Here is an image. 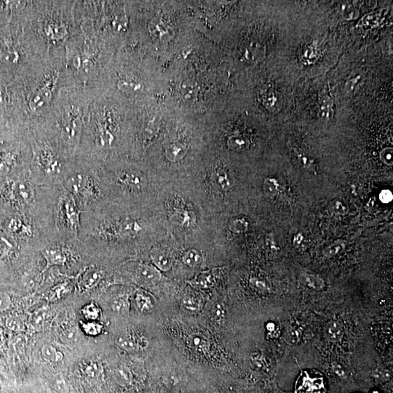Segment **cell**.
Here are the masks:
<instances>
[{
	"label": "cell",
	"instance_id": "1",
	"mask_svg": "<svg viewBox=\"0 0 393 393\" xmlns=\"http://www.w3.org/2000/svg\"><path fill=\"white\" fill-rule=\"evenodd\" d=\"M15 83L18 123L27 132L44 123L61 90L68 87L64 47L52 50L50 56L15 79Z\"/></svg>",
	"mask_w": 393,
	"mask_h": 393
},
{
	"label": "cell",
	"instance_id": "2",
	"mask_svg": "<svg viewBox=\"0 0 393 393\" xmlns=\"http://www.w3.org/2000/svg\"><path fill=\"white\" fill-rule=\"evenodd\" d=\"M96 96L84 89L64 87L42 125L49 139L69 160L78 156L89 107Z\"/></svg>",
	"mask_w": 393,
	"mask_h": 393
},
{
	"label": "cell",
	"instance_id": "3",
	"mask_svg": "<svg viewBox=\"0 0 393 393\" xmlns=\"http://www.w3.org/2000/svg\"><path fill=\"white\" fill-rule=\"evenodd\" d=\"M75 5V1H28L21 26L44 54L64 47L78 32Z\"/></svg>",
	"mask_w": 393,
	"mask_h": 393
},
{
	"label": "cell",
	"instance_id": "4",
	"mask_svg": "<svg viewBox=\"0 0 393 393\" xmlns=\"http://www.w3.org/2000/svg\"><path fill=\"white\" fill-rule=\"evenodd\" d=\"M64 49L68 87L99 93L100 84L108 67L109 44L93 33L78 29Z\"/></svg>",
	"mask_w": 393,
	"mask_h": 393
},
{
	"label": "cell",
	"instance_id": "5",
	"mask_svg": "<svg viewBox=\"0 0 393 393\" xmlns=\"http://www.w3.org/2000/svg\"><path fill=\"white\" fill-rule=\"evenodd\" d=\"M104 93L92 100L77 157L100 165L116 145L121 125V113Z\"/></svg>",
	"mask_w": 393,
	"mask_h": 393
},
{
	"label": "cell",
	"instance_id": "6",
	"mask_svg": "<svg viewBox=\"0 0 393 393\" xmlns=\"http://www.w3.org/2000/svg\"><path fill=\"white\" fill-rule=\"evenodd\" d=\"M30 147L29 170L41 185L61 184L72 160H69L47 137L42 125L27 132Z\"/></svg>",
	"mask_w": 393,
	"mask_h": 393
},
{
	"label": "cell",
	"instance_id": "7",
	"mask_svg": "<svg viewBox=\"0 0 393 393\" xmlns=\"http://www.w3.org/2000/svg\"><path fill=\"white\" fill-rule=\"evenodd\" d=\"M62 187L73 196L81 211H88L106 201L97 173V165L82 157L71 162L61 182Z\"/></svg>",
	"mask_w": 393,
	"mask_h": 393
},
{
	"label": "cell",
	"instance_id": "8",
	"mask_svg": "<svg viewBox=\"0 0 393 393\" xmlns=\"http://www.w3.org/2000/svg\"><path fill=\"white\" fill-rule=\"evenodd\" d=\"M81 213L73 196L61 184L53 205L55 240L79 241Z\"/></svg>",
	"mask_w": 393,
	"mask_h": 393
},
{
	"label": "cell",
	"instance_id": "9",
	"mask_svg": "<svg viewBox=\"0 0 393 393\" xmlns=\"http://www.w3.org/2000/svg\"><path fill=\"white\" fill-rule=\"evenodd\" d=\"M79 241L54 240L49 242L39 251L45 261V266L42 273L53 267H68L75 262L77 254L82 250Z\"/></svg>",
	"mask_w": 393,
	"mask_h": 393
},
{
	"label": "cell",
	"instance_id": "10",
	"mask_svg": "<svg viewBox=\"0 0 393 393\" xmlns=\"http://www.w3.org/2000/svg\"><path fill=\"white\" fill-rule=\"evenodd\" d=\"M117 67L118 69L112 72L106 70L109 73H113L112 79L115 90L119 95L127 98L138 97L143 92L144 83L137 72L127 64L118 65Z\"/></svg>",
	"mask_w": 393,
	"mask_h": 393
},
{
	"label": "cell",
	"instance_id": "11",
	"mask_svg": "<svg viewBox=\"0 0 393 393\" xmlns=\"http://www.w3.org/2000/svg\"><path fill=\"white\" fill-rule=\"evenodd\" d=\"M105 272L96 265H87L77 277V283L81 291H89L99 285Z\"/></svg>",
	"mask_w": 393,
	"mask_h": 393
},
{
	"label": "cell",
	"instance_id": "12",
	"mask_svg": "<svg viewBox=\"0 0 393 393\" xmlns=\"http://www.w3.org/2000/svg\"><path fill=\"white\" fill-rule=\"evenodd\" d=\"M323 334L328 342L336 343L340 342L344 337L345 328L339 320H330L324 327Z\"/></svg>",
	"mask_w": 393,
	"mask_h": 393
},
{
	"label": "cell",
	"instance_id": "13",
	"mask_svg": "<svg viewBox=\"0 0 393 393\" xmlns=\"http://www.w3.org/2000/svg\"><path fill=\"white\" fill-rule=\"evenodd\" d=\"M150 257L158 270L168 271L173 265V260L166 251L159 248H154L150 252Z\"/></svg>",
	"mask_w": 393,
	"mask_h": 393
},
{
	"label": "cell",
	"instance_id": "14",
	"mask_svg": "<svg viewBox=\"0 0 393 393\" xmlns=\"http://www.w3.org/2000/svg\"><path fill=\"white\" fill-rule=\"evenodd\" d=\"M217 269L204 271L200 274L196 276V278L193 280L187 281V282L196 287V288H208L214 284L216 280V271Z\"/></svg>",
	"mask_w": 393,
	"mask_h": 393
},
{
	"label": "cell",
	"instance_id": "15",
	"mask_svg": "<svg viewBox=\"0 0 393 393\" xmlns=\"http://www.w3.org/2000/svg\"><path fill=\"white\" fill-rule=\"evenodd\" d=\"M324 390L323 379L305 377L302 380L299 391L302 393H321Z\"/></svg>",
	"mask_w": 393,
	"mask_h": 393
},
{
	"label": "cell",
	"instance_id": "16",
	"mask_svg": "<svg viewBox=\"0 0 393 393\" xmlns=\"http://www.w3.org/2000/svg\"><path fill=\"white\" fill-rule=\"evenodd\" d=\"M215 184L223 190H230L234 185V178L231 173L225 169L216 170L213 175Z\"/></svg>",
	"mask_w": 393,
	"mask_h": 393
},
{
	"label": "cell",
	"instance_id": "17",
	"mask_svg": "<svg viewBox=\"0 0 393 393\" xmlns=\"http://www.w3.org/2000/svg\"><path fill=\"white\" fill-rule=\"evenodd\" d=\"M299 280L305 286L310 289L316 291L323 290L325 287V282L320 276L312 273H304L299 276Z\"/></svg>",
	"mask_w": 393,
	"mask_h": 393
},
{
	"label": "cell",
	"instance_id": "18",
	"mask_svg": "<svg viewBox=\"0 0 393 393\" xmlns=\"http://www.w3.org/2000/svg\"><path fill=\"white\" fill-rule=\"evenodd\" d=\"M149 29L154 36L155 35L159 39H168L169 38H171L173 36V30L168 24H165L161 20L152 21L150 24Z\"/></svg>",
	"mask_w": 393,
	"mask_h": 393
},
{
	"label": "cell",
	"instance_id": "19",
	"mask_svg": "<svg viewBox=\"0 0 393 393\" xmlns=\"http://www.w3.org/2000/svg\"><path fill=\"white\" fill-rule=\"evenodd\" d=\"M138 273L141 278L150 282H155L159 280L162 277L160 273L156 267L150 266L148 265H140L138 268Z\"/></svg>",
	"mask_w": 393,
	"mask_h": 393
},
{
	"label": "cell",
	"instance_id": "20",
	"mask_svg": "<svg viewBox=\"0 0 393 393\" xmlns=\"http://www.w3.org/2000/svg\"><path fill=\"white\" fill-rule=\"evenodd\" d=\"M41 356L44 360L50 363H57L64 358L63 353L51 345H43L41 348Z\"/></svg>",
	"mask_w": 393,
	"mask_h": 393
},
{
	"label": "cell",
	"instance_id": "21",
	"mask_svg": "<svg viewBox=\"0 0 393 393\" xmlns=\"http://www.w3.org/2000/svg\"><path fill=\"white\" fill-rule=\"evenodd\" d=\"M187 153V149L185 146L181 144H173L168 146V148L165 150V155L169 160L172 162H176L179 159H182L185 156Z\"/></svg>",
	"mask_w": 393,
	"mask_h": 393
},
{
	"label": "cell",
	"instance_id": "22",
	"mask_svg": "<svg viewBox=\"0 0 393 393\" xmlns=\"http://www.w3.org/2000/svg\"><path fill=\"white\" fill-rule=\"evenodd\" d=\"M116 345L121 349L126 351H133L139 349L138 339L130 335H121L115 341Z\"/></svg>",
	"mask_w": 393,
	"mask_h": 393
},
{
	"label": "cell",
	"instance_id": "23",
	"mask_svg": "<svg viewBox=\"0 0 393 393\" xmlns=\"http://www.w3.org/2000/svg\"><path fill=\"white\" fill-rule=\"evenodd\" d=\"M183 262L187 266L196 267L202 262V256L196 250L192 249L184 253L182 257Z\"/></svg>",
	"mask_w": 393,
	"mask_h": 393
},
{
	"label": "cell",
	"instance_id": "24",
	"mask_svg": "<svg viewBox=\"0 0 393 393\" xmlns=\"http://www.w3.org/2000/svg\"><path fill=\"white\" fill-rule=\"evenodd\" d=\"M264 101L265 105L269 109L273 110H278L280 107V97L276 94L275 92L273 90H268L265 94L263 95Z\"/></svg>",
	"mask_w": 393,
	"mask_h": 393
},
{
	"label": "cell",
	"instance_id": "25",
	"mask_svg": "<svg viewBox=\"0 0 393 393\" xmlns=\"http://www.w3.org/2000/svg\"><path fill=\"white\" fill-rule=\"evenodd\" d=\"M82 313L84 317L87 320H90V321H94V320H97L100 316L99 308L94 303H90L88 305H86L82 308Z\"/></svg>",
	"mask_w": 393,
	"mask_h": 393
},
{
	"label": "cell",
	"instance_id": "26",
	"mask_svg": "<svg viewBox=\"0 0 393 393\" xmlns=\"http://www.w3.org/2000/svg\"><path fill=\"white\" fill-rule=\"evenodd\" d=\"M82 328L84 332L89 336H97L102 332L103 330L102 325L95 321L82 323Z\"/></svg>",
	"mask_w": 393,
	"mask_h": 393
},
{
	"label": "cell",
	"instance_id": "27",
	"mask_svg": "<svg viewBox=\"0 0 393 393\" xmlns=\"http://www.w3.org/2000/svg\"><path fill=\"white\" fill-rule=\"evenodd\" d=\"M113 310L119 313H126L130 308L128 299L125 296L118 297L113 304Z\"/></svg>",
	"mask_w": 393,
	"mask_h": 393
},
{
	"label": "cell",
	"instance_id": "28",
	"mask_svg": "<svg viewBox=\"0 0 393 393\" xmlns=\"http://www.w3.org/2000/svg\"><path fill=\"white\" fill-rule=\"evenodd\" d=\"M302 339V333L299 328H291L285 334V340L291 345H297Z\"/></svg>",
	"mask_w": 393,
	"mask_h": 393
},
{
	"label": "cell",
	"instance_id": "29",
	"mask_svg": "<svg viewBox=\"0 0 393 393\" xmlns=\"http://www.w3.org/2000/svg\"><path fill=\"white\" fill-rule=\"evenodd\" d=\"M136 303L138 308L142 312L150 310L153 306L150 298L143 294H136Z\"/></svg>",
	"mask_w": 393,
	"mask_h": 393
},
{
	"label": "cell",
	"instance_id": "30",
	"mask_svg": "<svg viewBox=\"0 0 393 393\" xmlns=\"http://www.w3.org/2000/svg\"><path fill=\"white\" fill-rule=\"evenodd\" d=\"M182 306L184 310L190 313H196L200 308L199 301L192 297L185 298L182 301Z\"/></svg>",
	"mask_w": 393,
	"mask_h": 393
},
{
	"label": "cell",
	"instance_id": "31",
	"mask_svg": "<svg viewBox=\"0 0 393 393\" xmlns=\"http://www.w3.org/2000/svg\"><path fill=\"white\" fill-rule=\"evenodd\" d=\"M229 145L234 150H242L248 147V141L242 136H233L229 140Z\"/></svg>",
	"mask_w": 393,
	"mask_h": 393
},
{
	"label": "cell",
	"instance_id": "32",
	"mask_svg": "<svg viewBox=\"0 0 393 393\" xmlns=\"http://www.w3.org/2000/svg\"><path fill=\"white\" fill-rule=\"evenodd\" d=\"M55 388L61 393H69L70 392V384L67 379L60 377L56 379Z\"/></svg>",
	"mask_w": 393,
	"mask_h": 393
},
{
	"label": "cell",
	"instance_id": "33",
	"mask_svg": "<svg viewBox=\"0 0 393 393\" xmlns=\"http://www.w3.org/2000/svg\"><path fill=\"white\" fill-rule=\"evenodd\" d=\"M11 305V299L7 293L0 291V311L8 310Z\"/></svg>",
	"mask_w": 393,
	"mask_h": 393
},
{
	"label": "cell",
	"instance_id": "34",
	"mask_svg": "<svg viewBox=\"0 0 393 393\" xmlns=\"http://www.w3.org/2000/svg\"><path fill=\"white\" fill-rule=\"evenodd\" d=\"M343 244L344 243H342V242L333 244V245H331V246L328 247V248H327L325 250V251H324V255H325L326 257H332V256H335V255H337V253H339L343 249Z\"/></svg>",
	"mask_w": 393,
	"mask_h": 393
},
{
	"label": "cell",
	"instance_id": "35",
	"mask_svg": "<svg viewBox=\"0 0 393 393\" xmlns=\"http://www.w3.org/2000/svg\"><path fill=\"white\" fill-rule=\"evenodd\" d=\"M7 328L13 331H22L24 329V323L20 319L16 317H10L7 321Z\"/></svg>",
	"mask_w": 393,
	"mask_h": 393
},
{
	"label": "cell",
	"instance_id": "36",
	"mask_svg": "<svg viewBox=\"0 0 393 393\" xmlns=\"http://www.w3.org/2000/svg\"><path fill=\"white\" fill-rule=\"evenodd\" d=\"M331 371L334 375L340 379L346 378V371L342 365L338 363H333L331 365Z\"/></svg>",
	"mask_w": 393,
	"mask_h": 393
},
{
	"label": "cell",
	"instance_id": "37",
	"mask_svg": "<svg viewBox=\"0 0 393 393\" xmlns=\"http://www.w3.org/2000/svg\"><path fill=\"white\" fill-rule=\"evenodd\" d=\"M277 183L276 182L275 180L267 179V180L265 181L264 189L268 194H275V193H277Z\"/></svg>",
	"mask_w": 393,
	"mask_h": 393
},
{
	"label": "cell",
	"instance_id": "38",
	"mask_svg": "<svg viewBox=\"0 0 393 393\" xmlns=\"http://www.w3.org/2000/svg\"><path fill=\"white\" fill-rule=\"evenodd\" d=\"M392 149L388 148L384 150L381 153V158H382V161L388 165H392Z\"/></svg>",
	"mask_w": 393,
	"mask_h": 393
},
{
	"label": "cell",
	"instance_id": "39",
	"mask_svg": "<svg viewBox=\"0 0 393 393\" xmlns=\"http://www.w3.org/2000/svg\"><path fill=\"white\" fill-rule=\"evenodd\" d=\"M98 371V365L94 363L86 365L84 369V373L89 377H95L97 374Z\"/></svg>",
	"mask_w": 393,
	"mask_h": 393
},
{
	"label": "cell",
	"instance_id": "40",
	"mask_svg": "<svg viewBox=\"0 0 393 393\" xmlns=\"http://www.w3.org/2000/svg\"><path fill=\"white\" fill-rule=\"evenodd\" d=\"M117 374H118V377H119L124 382H128L129 379H130V373L127 371V368H119L117 371Z\"/></svg>",
	"mask_w": 393,
	"mask_h": 393
},
{
	"label": "cell",
	"instance_id": "41",
	"mask_svg": "<svg viewBox=\"0 0 393 393\" xmlns=\"http://www.w3.org/2000/svg\"><path fill=\"white\" fill-rule=\"evenodd\" d=\"M251 285H252L253 288H255L256 291H261V292H263V291H265L267 290L266 285H265V282H262V281L258 280H253V282H251Z\"/></svg>",
	"mask_w": 393,
	"mask_h": 393
},
{
	"label": "cell",
	"instance_id": "42",
	"mask_svg": "<svg viewBox=\"0 0 393 393\" xmlns=\"http://www.w3.org/2000/svg\"><path fill=\"white\" fill-rule=\"evenodd\" d=\"M393 199V195L391 193V191L389 190H384L380 194V199L383 202H385V203H388V202H391Z\"/></svg>",
	"mask_w": 393,
	"mask_h": 393
},
{
	"label": "cell",
	"instance_id": "43",
	"mask_svg": "<svg viewBox=\"0 0 393 393\" xmlns=\"http://www.w3.org/2000/svg\"><path fill=\"white\" fill-rule=\"evenodd\" d=\"M253 361L254 362L255 365H256V366L259 367V368H262V367L265 366L266 360H265L263 356L260 355V354H257V355L254 356V357H253Z\"/></svg>",
	"mask_w": 393,
	"mask_h": 393
},
{
	"label": "cell",
	"instance_id": "44",
	"mask_svg": "<svg viewBox=\"0 0 393 393\" xmlns=\"http://www.w3.org/2000/svg\"><path fill=\"white\" fill-rule=\"evenodd\" d=\"M224 314H225V312H224V310L222 309V307L218 306L217 308H216V310H215L214 312L215 317L221 319L223 317Z\"/></svg>",
	"mask_w": 393,
	"mask_h": 393
},
{
	"label": "cell",
	"instance_id": "45",
	"mask_svg": "<svg viewBox=\"0 0 393 393\" xmlns=\"http://www.w3.org/2000/svg\"><path fill=\"white\" fill-rule=\"evenodd\" d=\"M265 393H277L276 392L275 390L273 389V388H272V387H269L268 388H267V389L265 390Z\"/></svg>",
	"mask_w": 393,
	"mask_h": 393
},
{
	"label": "cell",
	"instance_id": "46",
	"mask_svg": "<svg viewBox=\"0 0 393 393\" xmlns=\"http://www.w3.org/2000/svg\"><path fill=\"white\" fill-rule=\"evenodd\" d=\"M372 393H380L377 392V391H374V392H373Z\"/></svg>",
	"mask_w": 393,
	"mask_h": 393
}]
</instances>
